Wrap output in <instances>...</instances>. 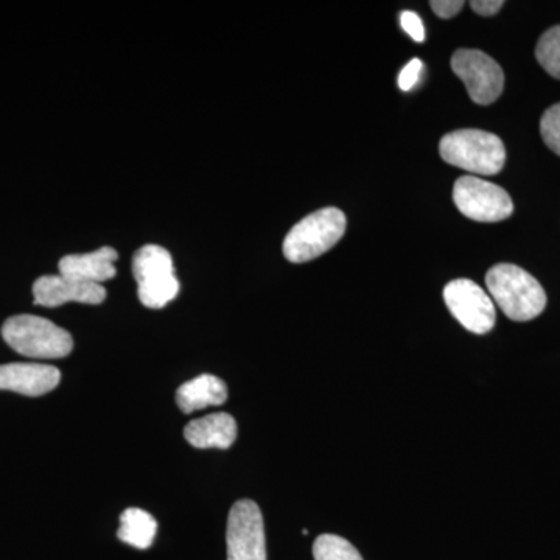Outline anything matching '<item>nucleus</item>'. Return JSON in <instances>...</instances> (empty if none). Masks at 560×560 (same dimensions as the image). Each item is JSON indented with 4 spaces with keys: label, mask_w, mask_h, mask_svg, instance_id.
<instances>
[{
    "label": "nucleus",
    "mask_w": 560,
    "mask_h": 560,
    "mask_svg": "<svg viewBox=\"0 0 560 560\" xmlns=\"http://www.w3.org/2000/svg\"><path fill=\"white\" fill-rule=\"evenodd\" d=\"M2 337L11 349L28 359H65L73 349L68 330L40 316L18 315L5 320Z\"/></svg>",
    "instance_id": "7ed1b4c3"
},
{
    "label": "nucleus",
    "mask_w": 560,
    "mask_h": 560,
    "mask_svg": "<svg viewBox=\"0 0 560 560\" xmlns=\"http://www.w3.org/2000/svg\"><path fill=\"white\" fill-rule=\"evenodd\" d=\"M139 300L145 307L162 308L179 293L172 254L158 245L142 246L132 257Z\"/></svg>",
    "instance_id": "39448f33"
},
{
    "label": "nucleus",
    "mask_w": 560,
    "mask_h": 560,
    "mask_svg": "<svg viewBox=\"0 0 560 560\" xmlns=\"http://www.w3.org/2000/svg\"><path fill=\"white\" fill-rule=\"evenodd\" d=\"M536 58L545 72L560 80V25L540 36L536 47Z\"/></svg>",
    "instance_id": "f3484780"
},
{
    "label": "nucleus",
    "mask_w": 560,
    "mask_h": 560,
    "mask_svg": "<svg viewBox=\"0 0 560 560\" xmlns=\"http://www.w3.org/2000/svg\"><path fill=\"white\" fill-rule=\"evenodd\" d=\"M540 135L548 149L560 156V103L545 110L540 120Z\"/></svg>",
    "instance_id": "a211bd4d"
},
{
    "label": "nucleus",
    "mask_w": 560,
    "mask_h": 560,
    "mask_svg": "<svg viewBox=\"0 0 560 560\" xmlns=\"http://www.w3.org/2000/svg\"><path fill=\"white\" fill-rule=\"evenodd\" d=\"M158 533V523L149 512L130 508L120 515V528L117 536L124 544L138 550H147L153 545Z\"/></svg>",
    "instance_id": "2eb2a0df"
},
{
    "label": "nucleus",
    "mask_w": 560,
    "mask_h": 560,
    "mask_svg": "<svg viewBox=\"0 0 560 560\" xmlns=\"http://www.w3.org/2000/svg\"><path fill=\"white\" fill-rule=\"evenodd\" d=\"M400 25L416 43H423L425 40V28H423L419 14L415 13V11H401Z\"/></svg>",
    "instance_id": "6ab92c4d"
},
{
    "label": "nucleus",
    "mask_w": 560,
    "mask_h": 560,
    "mask_svg": "<svg viewBox=\"0 0 560 560\" xmlns=\"http://www.w3.org/2000/svg\"><path fill=\"white\" fill-rule=\"evenodd\" d=\"M61 372L49 364L9 363L0 366V390L39 397L60 385Z\"/></svg>",
    "instance_id": "9b49d317"
},
{
    "label": "nucleus",
    "mask_w": 560,
    "mask_h": 560,
    "mask_svg": "<svg viewBox=\"0 0 560 560\" xmlns=\"http://www.w3.org/2000/svg\"><path fill=\"white\" fill-rule=\"evenodd\" d=\"M184 438L195 448H230L237 440V423L228 412H215L191 420L184 429Z\"/></svg>",
    "instance_id": "ddd939ff"
},
{
    "label": "nucleus",
    "mask_w": 560,
    "mask_h": 560,
    "mask_svg": "<svg viewBox=\"0 0 560 560\" xmlns=\"http://www.w3.org/2000/svg\"><path fill=\"white\" fill-rule=\"evenodd\" d=\"M228 560H267L264 517L254 501L232 506L226 530Z\"/></svg>",
    "instance_id": "1a4fd4ad"
},
{
    "label": "nucleus",
    "mask_w": 560,
    "mask_h": 560,
    "mask_svg": "<svg viewBox=\"0 0 560 560\" xmlns=\"http://www.w3.org/2000/svg\"><path fill=\"white\" fill-rule=\"evenodd\" d=\"M452 69L466 84L471 102L488 106L499 101L504 88V73L499 62L475 49L456 50Z\"/></svg>",
    "instance_id": "0eeeda50"
},
{
    "label": "nucleus",
    "mask_w": 560,
    "mask_h": 560,
    "mask_svg": "<svg viewBox=\"0 0 560 560\" xmlns=\"http://www.w3.org/2000/svg\"><path fill=\"white\" fill-rule=\"evenodd\" d=\"M35 304L43 307H60L68 302L97 305L106 300V290L95 283L79 282L61 275L43 276L33 285Z\"/></svg>",
    "instance_id": "9d476101"
},
{
    "label": "nucleus",
    "mask_w": 560,
    "mask_h": 560,
    "mask_svg": "<svg viewBox=\"0 0 560 560\" xmlns=\"http://www.w3.org/2000/svg\"><path fill=\"white\" fill-rule=\"evenodd\" d=\"M503 0H475L470 3L471 10L480 16H493L503 9Z\"/></svg>",
    "instance_id": "4be33fe9"
},
{
    "label": "nucleus",
    "mask_w": 560,
    "mask_h": 560,
    "mask_svg": "<svg viewBox=\"0 0 560 560\" xmlns=\"http://www.w3.org/2000/svg\"><path fill=\"white\" fill-rule=\"evenodd\" d=\"M346 215L337 208L316 210L291 228L283 241V254L293 264H305L323 256L341 241Z\"/></svg>",
    "instance_id": "20e7f679"
},
{
    "label": "nucleus",
    "mask_w": 560,
    "mask_h": 560,
    "mask_svg": "<svg viewBox=\"0 0 560 560\" xmlns=\"http://www.w3.org/2000/svg\"><path fill=\"white\" fill-rule=\"evenodd\" d=\"M440 153L447 164L475 175H499L506 162L503 140L481 130L448 132L441 139Z\"/></svg>",
    "instance_id": "f03ea898"
},
{
    "label": "nucleus",
    "mask_w": 560,
    "mask_h": 560,
    "mask_svg": "<svg viewBox=\"0 0 560 560\" xmlns=\"http://www.w3.org/2000/svg\"><path fill=\"white\" fill-rule=\"evenodd\" d=\"M422 61L418 60V58H415V60L408 62V65L405 66L404 69H401L399 75L400 90L404 92L411 91L412 88H415L416 84H418L420 72H422Z\"/></svg>",
    "instance_id": "aec40b11"
},
{
    "label": "nucleus",
    "mask_w": 560,
    "mask_h": 560,
    "mask_svg": "<svg viewBox=\"0 0 560 560\" xmlns=\"http://www.w3.org/2000/svg\"><path fill=\"white\" fill-rule=\"evenodd\" d=\"M117 257L119 254L116 249L103 246L92 253L70 254V256L62 257L58 268H60V275L66 278L102 285V282L116 276V265L114 264H116Z\"/></svg>",
    "instance_id": "f8f14e48"
},
{
    "label": "nucleus",
    "mask_w": 560,
    "mask_h": 560,
    "mask_svg": "<svg viewBox=\"0 0 560 560\" xmlns=\"http://www.w3.org/2000/svg\"><path fill=\"white\" fill-rule=\"evenodd\" d=\"M453 201L467 219L497 223L510 219L514 202L503 187L475 176H460L453 187Z\"/></svg>",
    "instance_id": "423d86ee"
},
{
    "label": "nucleus",
    "mask_w": 560,
    "mask_h": 560,
    "mask_svg": "<svg viewBox=\"0 0 560 560\" xmlns=\"http://www.w3.org/2000/svg\"><path fill=\"white\" fill-rule=\"evenodd\" d=\"M493 304L512 320L525 323L537 318L547 307V293L539 280L517 265L500 264L486 275Z\"/></svg>",
    "instance_id": "f257e3e1"
},
{
    "label": "nucleus",
    "mask_w": 560,
    "mask_h": 560,
    "mask_svg": "<svg viewBox=\"0 0 560 560\" xmlns=\"http://www.w3.org/2000/svg\"><path fill=\"white\" fill-rule=\"evenodd\" d=\"M226 399V385L221 378L210 374H202L194 381L184 383L176 390V404H178L179 410L186 415L202 410V408L223 405Z\"/></svg>",
    "instance_id": "4468645a"
},
{
    "label": "nucleus",
    "mask_w": 560,
    "mask_h": 560,
    "mask_svg": "<svg viewBox=\"0 0 560 560\" xmlns=\"http://www.w3.org/2000/svg\"><path fill=\"white\" fill-rule=\"evenodd\" d=\"M430 7L436 16L442 20H451L463 10L464 2L463 0H431Z\"/></svg>",
    "instance_id": "412c9836"
},
{
    "label": "nucleus",
    "mask_w": 560,
    "mask_h": 560,
    "mask_svg": "<svg viewBox=\"0 0 560 560\" xmlns=\"http://www.w3.org/2000/svg\"><path fill=\"white\" fill-rule=\"evenodd\" d=\"M444 301L460 326L471 334L485 335L495 326V304L474 280L456 279L448 282L444 289Z\"/></svg>",
    "instance_id": "6e6552de"
},
{
    "label": "nucleus",
    "mask_w": 560,
    "mask_h": 560,
    "mask_svg": "<svg viewBox=\"0 0 560 560\" xmlns=\"http://www.w3.org/2000/svg\"><path fill=\"white\" fill-rule=\"evenodd\" d=\"M315 560H363L359 550L337 534H323L313 544Z\"/></svg>",
    "instance_id": "dca6fc26"
}]
</instances>
